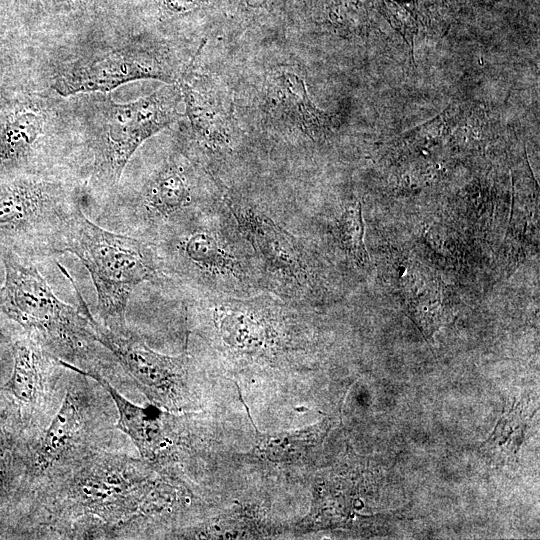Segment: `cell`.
Instances as JSON below:
<instances>
[{
  "label": "cell",
  "instance_id": "cell-1",
  "mask_svg": "<svg viewBox=\"0 0 540 540\" xmlns=\"http://www.w3.org/2000/svg\"><path fill=\"white\" fill-rule=\"evenodd\" d=\"M163 284L189 300L265 292L255 254L222 200L166 228L152 241Z\"/></svg>",
  "mask_w": 540,
  "mask_h": 540
},
{
  "label": "cell",
  "instance_id": "cell-2",
  "mask_svg": "<svg viewBox=\"0 0 540 540\" xmlns=\"http://www.w3.org/2000/svg\"><path fill=\"white\" fill-rule=\"evenodd\" d=\"M62 253L75 255L87 269L97 293L100 323L117 335L130 332L126 311L134 289L144 282L163 284L152 242L92 222L80 204L66 228Z\"/></svg>",
  "mask_w": 540,
  "mask_h": 540
},
{
  "label": "cell",
  "instance_id": "cell-3",
  "mask_svg": "<svg viewBox=\"0 0 540 540\" xmlns=\"http://www.w3.org/2000/svg\"><path fill=\"white\" fill-rule=\"evenodd\" d=\"M5 278L0 313L22 326L54 357L70 365L92 361L95 332L91 312L77 291L79 307L60 300L35 260L0 249Z\"/></svg>",
  "mask_w": 540,
  "mask_h": 540
},
{
  "label": "cell",
  "instance_id": "cell-4",
  "mask_svg": "<svg viewBox=\"0 0 540 540\" xmlns=\"http://www.w3.org/2000/svg\"><path fill=\"white\" fill-rule=\"evenodd\" d=\"M79 186L47 175L0 182V249L36 260L60 254Z\"/></svg>",
  "mask_w": 540,
  "mask_h": 540
},
{
  "label": "cell",
  "instance_id": "cell-5",
  "mask_svg": "<svg viewBox=\"0 0 540 540\" xmlns=\"http://www.w3.org/2000/svg\"><path fill=\"white\" fill-rule=\"evenodd\" d=\"M216 201L202 190L193 166L174 156L137 189L113 192L100 204L97 221L114 232L151 242L166 228Z\"/></svg>",
  "mask_w": 540,
  "mask_h": 540
},
{
  "label": "cell",
  "instance_id": "cell-6",
  "mask_svg": "<svg viewBox=\"0 0 540 540\" xmlns=\"http://www.w3.org/2000/svg\"><path fill=\"white\" fill-rule=\"evenodd\" d=\"M150 466L97 450L68 473L59 509L100 520L115 537V530L140 516L153 495Z\"/></svg>",
  "mask_w": 540,
  "mask_h": 540
},
{
  "label": "cell",
  "instance_id": "cell-7",
  "mask_svg": "<svg viewBox=\"0 0 540 540\" xmlns=\"http://www.w3.org/2000/svg\"><path fill=\"white\" fill-rule=\"evenodd\" d=\"M181 96L178 88L167 86L128 103L106 99L101 126L88 141L92 162L87 188L93 198L105 201L140 145L177 119Z\"/></svg>",
  "mask_w": 540,
  "mask_h": 540
},
{
  "label": "cell",
  "instance_id": "cell-8",
  "mask_svg": "<svg viewBox=\"0 0 540 540\" xmlns=\"http://www.w3.org/2000/svg\"><path fill=\"white\" fill-rule=\"evenodd\" d=\"M222 200L255 254L265 292L297 304L316 296L318 267L305 242L253 202L230 194Z\"/></svg>",
  "mask_w": 540,
  "mask_h": 540
},
{
  "label": "cell",
  "instance_id": "cell-9",
  "mask_svg": "<svg viewBox=\"0 0 540 540\" xmlns=\"http://www.w3.org/2000/svg\"><path fill=\"white\" fill-rule=\"evenodd\" d=\"M96 341L108 350L133 378L146 397L167 411L190 405L191 359L187 352L168 356L152 350L129 332L117 335L91 316Z\"/></svg>",
  "mask_w": 540,
  "mask_h": 540
},
{
  "label": "cell",
  "instance_id": "cell-10",
  "mask_svg": "<svg viewBox=\"0 0 540 540\" xmlns=\"http://www.w3.org/2000/svg\"><path fill=\"white\" fill-rule=\"evenodd\" d=\"M138 79H158L173 84L177 76L156 50L126 47L66 70L55 79L52 88L62 96H71L109 92Z\"/></svg>",
  "mask_w": 540,
  "mask_h": 540
},
{
  "label": "cell",
  "instance_id": "cell-11",
  "mask_svg": "<svg viewBox=\"0 0 540 540\" xmlns=\"http://www.w3.org/2000/svg\"><path fill=\"white\" fill-rule=\"evenodd\" d=\"M91 413L87 397L74 388L67 389L58 411L35 445L29 470L46 477L67 469L97 451L89 441Z\"/></svg>",
  "mask_w": 540,
  "mask_h": 540
},
{
  "label": "cell",
  "instance_id": "cell-12",
  "mask_svg": "<svg viewBox=\"0 0 540 540\" xmlns=\"http://www.w3.org/2000/svg\"><path fill=\"white\" fill-rule=\"evenodd\" d=\"M60 364L93 379L110 395L118 412L116 429L131 439L145 462L156 466L168 459L177 440L171 415L153 403L143 407L132 403L95 371H85L64 361Z\"/></svg>",
  "mask_w": 540,
  "mask_h": 540
},
{
  "label": "cell",
  "instance_id": "cell-13",
  "mask_svg": "<svg viewBox=\"0 0 540 540\" xmlns=\"http://www.w3.org/2000/svg\"><path fill=\"white\" fill-rule=\"evenodd\" d=\"M187 114L199 143L209 152L229 148L231 113L222 88L205 75L186 70L180 83Z\"/></svg>",
  "mask_w": 540,
  "mask_h": 540
},
{
  "label": "cell",
  "instance_id": "cell-14",
  "mask_svg": "<svg viewBox=\"0 0 540 540\" xmlns=\"http://www.w3.org/2000/svg\"><path fill=\"white\" fill-rule=\"evenodd\" d=\"M45 115L30 104H20L0 117V179L38 173Z\"/></svg>",
  "mask_w": 540,
  "mask_h": 540
},
{
  "label": "cell",
  "instance_id": "cell-15",
  "mask_svg": "<svg viewBox=\"0 0 540 540\" xmlns=\"http://www.w3.org/2000/svg\"><path fill=\"white\" fill-rule=\"evenodd\" d=\"M14 366L5 389L31 408L45 407L60 363L37 339L26 333L12 346Z\"/></svg>",
  "mask_w": 540,
  "mask_h": 540
},
{
  "label": "cell",
  "instance_id": "cell-16",
  "mask_svg": "<svg viewBox=\"0 0 540 540\" xmlns=\"http://www.w3.org/2000/svg\"><path fill=\"white\" fill-rule=\"evenodd\" d=\"M268 100L284 119L311 139L330 133L331 118L314 105L303 78L295 72L282 70L270 77Z\"/></svg>",
  "mask_w": 540,
  "mask_h": 540
},
{
  "label": "cell",
  "instance_id": "cell-17",
  "mask_svg": "<svg viewBox=\"0 0 540 540\" xmlns=\"http://www.w3.org/2000/svg\"><path fill=\"white\" fill-rule=\"evenodd\" d=\"M325 429L314 425L294 431L256 433L254 455L272 463H293L302 459L321 439Z\"/></svg>",
  "mask_w": 540,
  "mask_h": 540
},
{
  "label": "cell",
  "instance_id": "cell-18",
  "mask_svg": "<svg viewBox=\"0 0 540 540\" xmlns=\"http://www.w3.org/2000/svg\"><path fill=\"white\" fill-rule=\"evenodd\" d=\"M411 290L417 294L409 300L408 310L426 337L433 334L441 322L440 290L433 283L417 282L413 279Z\"/></svg>",
  "mask_w": 540,
  "mask_h": 540
},
{
  "label": "cell",
  "instance_id": "cell-19",
  "mask_svg": "<svg viewBox=\"0 0 540 540\" xmlns=\"http://www.w3.org/2000/svg\"><path fill=\"white\" fill-rule=\"evenodd\" d=\"M336 236L344 252L358 266L365 267L369 257L364 245V227L361 205L350 203L336 224Z\"/></svg>",
  "mask_w": 540,
  "mask_h": 540
},
{
  "label": "cell",
  "instance_id": "cell-20",
  "mask_svg": "<svg viewBox=\"0 0 540 540\" xmlns=\"http://www.w3.org/2000/svg\"><path fill=\"white\" fill-rule=\"evenodd\" d=\"M10 481V457L6 437L0 424V495L3 496L8 492Z\"/></svg>",
  "mask_w": 540,
  "mask_h": 540
},
{
  "label": "cell",
  "instance_id": "cell-21",
  "mask_svg": "<svg viewBox=\"0 0 540 540\" xmlns=\"http://www.w3.org/2000/svg\"><path fill=\"white\" fill-rule=\"evenodd\" d=\"M203 0H165L167 6L176 12L191 10L200 4Z\"/></svg>",
  "mask_w": 540,
  "mask_h": 540
},
{
  "label": "cell",
  "instance_id": "cell-22",
  "mask_svg": "<svg viewBox=\"0 0 540 540\" xmlns=\"http://www.w3.org/2000/svg\"><path fill=\"white\" fill-rule=\"evenodd\" d=\"M9 340H10V335L7 333V331L3 327H0V344L7 342Z\"/></svg>",
  "mask_w": 540,
  "mask_h": 540
},
{
  "label": "cell",
  "instance_id": "cell-23",
  "mask_svg": "<svg viewBox=\"0 0 540 540\" xmlns=\"http://www.w3.org/2000/svg\"><path fill=\"white\" fill-rule=\"evenodd\" d=\"M247 3L253 7L262 6L267 0H246Z\"/></svg>",
  "mask_w": 540,
  "mask_h": 540
}]
</instances>
